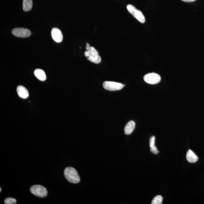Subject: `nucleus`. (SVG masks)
<instances>
[{
	"mask_svg": "<svg viewBox=\"0 0 204 204\" xmlns=\"http://www.w3.org/2000/svg\"><path fill=\"white\" fill-rule=\"evenodd\" d=\"M99 53L97 50L94 47H91L90 48L84 52V55L85 57H88L91 56L97 55Z\"/></svg>",
	"mask_w": 204,
	"mask_h": 204,
	"instance_id": "14",
	"label": "nucleus"
},
{
	"mask_svg": "<svg viewBox=\"0 0 204 204\" xmlns=\"http://www.w3.org/2000/svg\"><path fill=\"white\" fill-rule=\"evenodd\" d=\"M103 85L104 89L111 91H119L125 86V85L120 83L109 81H105L103 82Z\"/></svg>",
	"mask_w": 204,
	"mask_h": 204,
	"instance_id": "4",
	"label": "nucleus"
},
{
	"mask_svg": "<svg viewBox=\"0 0 204 204\" xmlns=\"http://www.w3.org/2000/svg\"><path fill=\"white\" fill-rule=\"evenodd\" d=\"M12 33L14 36L17 37L26 38L30 36L31 31L25 28H15L12 31Z\"/></svg>",
	"mask_w": 204,
	"mask_h": 204,
	"instance_id": "6",
	"label": "nucleus"
},
{
	"mask_svg": "<svg viewBox=\"0 0 204 204\" xmlns=\"http://www.w3.org/2000/svg\"><path fill=\"white\" fill-rule=\"evenodd\" d=\"M30 191L32 194L39 197H45L48 194L46 188L41 185H34L30 187Z\"/></svg>",
	"mask_w": 204,
	"mask_h": 204,
	"instance_id": "2",
	"label": "nucleus"
},
{
	"mask_svg": "<svg viewBox=\"0 0 204 204\" xmlns=\"http://www.w3.org/2000/svg\"><path fill=\"white\" fill-rule=\"evenodd\" d=\"M91 47V46H90V44L88 43H87L86 44V47H85V48H86L87 50H88V49H89Z\"/></svg>",
	"mask_w": 204,
	"mask_h": 204,
	"instance_id": "19",
	"label": "nucleus"
},
{
	"mask_svg": "<svg viewBox=\"0 0 204 204\" xmlns=\"http://www.w3.org/2000/svg\"><path fill=\"white\" fill-rule=\"evenodd\" d=\"M186 157L187 161L190 163H195L198 160V156L190 149L187 151Z\"/></svg>",
	"mask_w": 204,
	"mask_h": 204,
	"instance_id": "9",
	"label": "nucleus"
},
{
	"mask_svg": "<svg viewBox=\"0 0 204 204\" xmlns=\"http://www.w3.org/2000/svg\"><path fill=\"white\" fill-rule=\"evenodd\" d=\"M88 60L90 61L97 64L100 63L101 61V57L99 54L88 57Z\"/></svg>",
	"mask_w": 204,
	"mask_h": 204,
	"instance_id": "15",
	"label": "nucleus"
},
{
	"mask_svg": "<svg viewBox=\"0 0 204 204\" xmlns=\"http://www.w3.org/2000/svg\"><path fill=\"white\" fill-rule=\"evenodd\" d=\"M64 175L69 182L77 184L80 181V178L77 171L72 167H67L64 171Z\"/></svg>",
	"mask_w": 204,
	"mask_h": 204,
	"instance_id": "1",
	"label": "nucleus"
},
{
	"mask_svg": "<svg viewBox=\"0 0 204 204\" xmlns=\"http://www.w3.org/2000/svg\"><path fill=\"white\" fill-rule=\"evenodd\" d=\"M17 91L19 97L22 98L26 99L29 97V91L24 86L19 85L17 87Z\"/></svg>",
	"mask_w": 204,
	"mask_h": 204,
	"instance_id": "8",
	"label": "nucleus"
},
{
	"mask_svg": "<svg viewBox=\"0 0 204 204\" xmlns=\"http://www.w3.org/2000/svg\"><path fill=\"white\" fill-rule=\"evenodd\" d=\"M4 202L6 204H14L17 203V200L14 198L9 197L5 199Z\"/></svg>",
	"mask_w": 204,
	"mask_h": 204,
	"instance_id": "17",
	"label": "nucleus"
},
{
	"mask_svg": "<svg viewBox=\"0 0 204 204\" xmlns=\"http://www.w3.org/2000/svg\"><path fill=\"white\" fill-rule=\"evenodd\" d=\"M182 1L185 2H192L196 1V0H182Z\"/></svg>",
	"mask_w": 204,
	"mask_h": 204,
	"instance_id": "18",
	"label": "nucleus"
},
{
	"mask_svg": "<svg viewBox=\"0 0 204 204\" xmlns=\"http://www.w3.org/2000/svg\"><path fill=\"white\" fill-rule=\"evenodd\" d=\"M51 36L53 39L57 42H60L63 41V34L60 29L57 28H53L51 31Z\"/></svg>",
	"mask_w": 204,
	"mask_h": 204,
	"instance_id": "7",
	"label": "nucleus"
},
{
	"mask_svg": "<svg viewBox=\"0 0 204 204\" xmlns=\"http://www.w3.org/2000/svg\"><path fill=\"white\" fill-rule=\"evenodd\" d=\"M0 189H1V190H0V192H1V191H2V189H1V188H0Z\"/></svg>",
	"mask_w": 204,
	"mask_h": 204,
	"instance_id": "20",
	"label": "nucleus"
},
{
	"mask_svg": "<svg viewBox=\"0 0 204 204\" xmlns=\"http://www.w3.org/2000/svg\"><path fill=\"white\" fill-rule=\"evenodd\" d=\"M127 8L128 11L140 23H144L145 22V18L143 13L134 5L128 4L127 6Z\"/></svg>",
	"mask_w": 204,
	"mask_h": 204,
	"instance_id": "3",
	"label": "nucleus"
},
{
	"mask_svg": "<svg viewBox=\"0 0 204 204\" xmlns=\"http://www.w3.org/2000/svg\"><path fill=\"white\" fill-rule=\"evenodd\" d=\"M135 127V122L133 121H131L126 124L125 128V134H130L134 131Z\"/></svg>",
	"mask_w": 204,
	"mask_h": 204,
	"instance_id": "10",
	"label": "nucleus"
},
{
	"mask_svg": "<svg viewBox=\"0 0 204 204\" xmlns=\"http://www.w3.org/2000/svg\"><path fill=\"white\" fill-rule=\"evenodd\" d=\"M163 198L161 196L158 195L155 196L152 200V204H161L162 203Z\"/></svg>",
	"mask_w": 204,
	"mask_h": 204,
	"instance_id": "16",
	"label": "nucleus"
},
{
	"mask_svg": "<svg viewBox=\"0 0 204 204\" xmlns=\"http://www.w3.org/2000/svg\"><path fill=\"white\" fill-rule=\"evenodd\" d=\"M155 136H152L150 137L149 144H150V152L154 154H157L159 153L157 148L155 146Z\"/></svg>",
	"mask_w": 204,
	"mask_h": 204,
	"instance_id": "12",
	"label": "nucleus"
},
{
	"mask_svg": "<svg viewBox=\"0 0 204 204\" xmlns=\"http://www.w3.org/2000/svg\"><path fill=\"white\" fill-rule=\"evenodd\" d=\"M34 74L39 80L44 81L46 79V76L45 72L41 69H36L34 71Z\"/></svg>",
	"mask_w": 204,
	"mask_h": 204,
	"instance_id": "11",
	"label": "nucleus"
},
{
	"mask_svg": "<svg viewBox=\"0 0 204 204\" xmlns=\"http://www.w3.org/2000/svg\"><path fill=\"white\" fill-rule=\"evenodd\" d=\"M161 77L159 74L155 73L147 74L144 76V80L147 83L155 84L158 83L161 81Z\"/></svg>",
	"mask_w": 204,
	"mask_h": 204,
	"instance_id": "5",
	"label": "nucleus"
},
{
	"mask_svg": "<svg viewBox=\"0 0 204 204\" xmlns=\"http://www.w3.org/2000/svg\"><path fill=\"white\" fill-rule=\"evenodd\" d=\"M32 6V0H23V9L25 11H29Z\"/></svg>",
	"mask_w": 204,
	"mask_h": 204,
	"instance_id": "13",
	"label": "nucleus"
}]
</instances>
